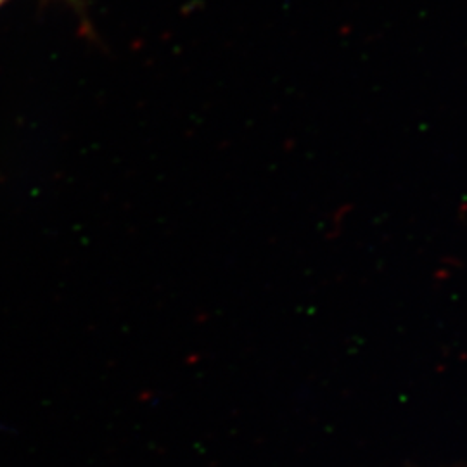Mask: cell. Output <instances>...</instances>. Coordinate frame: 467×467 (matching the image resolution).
<instances>
[{"label": "cell", "instance_id": "cell-2", "mask_svg": "<svg viewBox=\"0 0 467 467\" xmlns=\"http://www.w3.org/2000/svg\"><path fill=\"white\" fill-rule=\"evenodd\" d=\"M73 2H77V0H73Z\"/></svg>", "mask_w": 467, "mask_h": 467}, {"label": "cell", "instance_id": "cell-1", "mask_svg": "<svg viewBox=\"0 0 467 467\" xmlns=\"http://www.w3.org/2000/svg\"><path fill=\"white\" fill-rule=\"evenodd\" d=\"M5 2H7V0H0V7H2Z\"/></svg>", "mask_w": 467, "mask_h": 467}]
</instances>
